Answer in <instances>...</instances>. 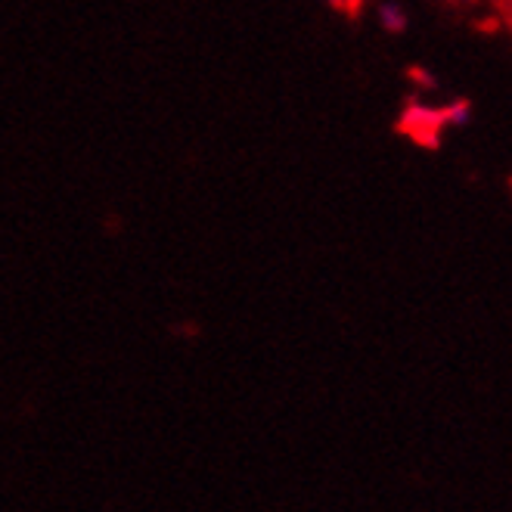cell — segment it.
Masks as SVG:
<instances>
[{"label": "cell", "instance_id": "cell-4", "mask_svg": "<svg viewBox=\"0 0 512 512\" xmlns=\"http://www.w3.org/2000/svg\"><path fill=\"white\" fill-rule=\"evenodd\" d=\"M333 4H339V7H354V0H333Z\"/></svg>", "mask_w": 512, "mask_h": 512}, {"label": "cell", "instance_id": "cell-1", "mask_svg": "<svg viewBox=\"0 0 512 512\" xmlns=\"http://www.w3.org/2000/svg\"><path fill=\"white\" fill-rule=\"evenodd\" d=\"M404 128L419 137V140H432L435 134L444 131V115L441 109H429V106H410L404 115Z\"/></svg>", "mask_w": 512, "mask_h": 512}, {"label": "cell", "instance_id": "cell-3", "mask_svg": "<svg viewBox=\"0 0 512 512\" xmlns=\"http://www.w3.org/2000/svg\"><path fill=\"white\" fill-rule=\"evenodd\" d=\"M441 115H444V128H460V125L469 122L472 106L466 100H454V103L441 106Z\"/></svg>", "mask_w": 512, "mask_h": 512}, {"label": "cell", "instance_id": "cell-2", "mask_svg": "<svg viewBox=\"0 0 512 512\" xmlns=\"http://www.w3.org/2000/svg\"><path fill=\"white\" fill-rule=\"evenodd\" d=\"M376 19H379V25L385 28L388 35H401L404 28L410 25V16H407V10L398 4V0H385V4H379Z\"/></svg>", "mask_w": 512, "mask_h": 512}]
</instances>
